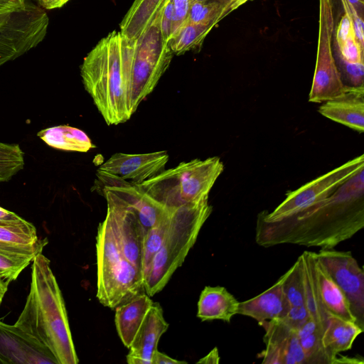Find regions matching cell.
Listing matches in <instances>:
<instances>
[{"label":"cell","mask_w":364,"mask_h":364,"mask_svg":"<svg viewBox=\"0 0 364 364\" xmlns=\"http://www.w3.org/2000/svg\"><path fill=\"white\" fill-rule=\"evenodd\" d=\"M239 304L225 287L206 286L200 294L197 317L202 321L221 320L229 323L238 314Z\"/></svg>","instance_id":"cell-19"},{"label":"cell","mask_w":364,"mask_h":364,"mask_svg":"<svg viewBox=\"0 0 364 364\" xmlns=\"http://www.w3.org/2000/svg\"><path fill=\"white\" fill-rule=\"evenodd\" d=\"M230 12L215 0L191 3L187 20L189 22L216 26Z\"/></svg>","instance_id":"cell-30"},{"label":"cell","mask_w":364,"mask_h":364,"mask_svg":"<svg viewBox=\"0 0 364 364\" xmlns=\"http://www.w3.org/2000/svg\"><path fill=\"white\" fill-rule=\"evenodd\" d=\"M172 1L173 4V18L171 38L176 31L187 20L191 6V0Z\"/></svg>","instance_id":"cell-36"},{"label":"cell","mask_w":364,"mask_h":364,"mask_svg":"<svg viewBox=\"0 0 364 364\" xmlns=\"http://www.w3.org/2000/svg\"><path fill=\"white\" fill-rule=\"evenodd\" d=\"M13 246H15V245H6V244H3V243L0 242V247H11Z\"/></svg>","instance_id":"cell-48"},{"label":"cell","mask_w":364,"mask_h":364,"mask_svg":"<svg viewBox=\"0 0 364 364\" xmlns=\"http://www.w3.org/2000/svg\"><path fill=\"white\" fill-rule=\"evenodd\" d=\"M23 156L18 144L0 142V183L9 181L23 168Z\"/></svg>","instance_id":"cell-31"},{"label":"cell","mask_w":364,"mask_h":364,"mask_svg":"<svg viewBox=\"0 0 364 364\" xmlns=\"http://www.w3.org/2000/svg\"><path fill=\"white\" fill-rule=\"evenodd\" d=\"M11 18L9 15L0 16V66L12 60V41L9 31Z\"/></svg>","instance_id":"cell-34"},{"label":"cell","mask_w":364,"mask_h":364,"mask_svg":"<svg viewBox=\"0 0 364 364\" xmlns=\"http://www.w3.org/2000/svg\"><path fill=\"white\" fill-rule=\"evenodd\" d=\"M321 262L344 293L356 323L364 330V272L350 252L321 249Z\"/></svg>","instance_id":"cell-11"},{"label":"cell","mask_w":364,"mask_h":364,"mask_svg":"<svg viewBox=\"0 0 364 364\" xmlns=\"http://www.w3.org/2000/svg\"><path fill=\"white\" fill-rule=\"evenodd\" d=\"M219 361H220V356L218 354V348H214L205 356L200 358L197 362V363H203V364L218 363Z\"/></svg>","instance_id":"cell-44"},{"label":"cell","mask_w":364,"mask_h":364,"mask_svg":"<svg viewBox=\"0 0 364 364\" xmlns=\"http://www.w3.org/2000/svg\"><path fill=\"white\" fill-rule=\"evenodd\" d=\"M309 317L304 306H290L287 314L282 318L298 330Z\"/></svg>","instance_id":"cell-38"},{"label":"cell","mask_w":364,"mask_h":364,"mask_svg":"<svg viewBox=\"0 0 364 364\" xmlns=\"http://www.w3.org/2000/svg\"><path fill=\"white\" fill-rule=\"evenodd\" d=\"M9 283L0 278V305L8 289Z\"/></svg>","instance_id":"cell-47"},{"label":"cell","mask_w":364,"mask_h":364,"mask_svg":"<svg viewBox=\"0 0 364 364\" xmlns=\"http://www.w3.org/2000/svg\"><path fill=\"white\" fill-rule=\"evenodd\" d=\"M131 52L132 41L114 30L100 40L80 66L85 89L108 125L132 117L127 91Z\"/></svg>","instance_id":"cell-3"},{"label":"cell","mask_w":364,"mask_h":364,"mask_svg":"<svg viewBox=\"0 0 364 364\" xmlns=\"http://www.w3.org/2000/svg\"><path fill=\"white\" fill-rule=\"evenodd\" d=\"M363 331L355 322L329 314L321 341L333 355L350 350L356 338Z\"/></svg>","instance_id":"cell-25"},{"label":"cell","mask_w":364,"mask_h":364,"mask_svg":"<svg viewBox=\"0 0 364 364\" xmlns=\"http://www.w3.org/2000/svg\"><path fill=\"white\" fill-rule=\"evenodd\" d=\"M364 168L363 154L289 191L286 198L272 212L262 211L257 218L265 222H276L294 215L331 196L340 186Z\"/></svg>","instance_id":"cell-8"},{"label":"cell","mask_w":364,"mask_h":364,"mask_svg":"<svg viewBox=\"0 0 364 364\" xmlns=\"http://www.w3.org/2000/svg\"><path fill=\"white\" fill-rule=\"evenodd\" d=\"M225 6L230 13L246 2L252 0H215Z\"/></svg>","instance_id":"cell-45"},{"label":"cell","mask_w":364,"mask_h":364,"mask_svg":"<svg viewBox=\"0 0 364 364\" xmlns=\"http://www.w3.org/2000/svg\"><path fill=\"white\" fill-rule=\"evenodd\" d=\"M333 0H319V31L316 68L309 101L321 103L343 94V84L331 49L335 29Z\"/></svg>","instance_id":"cell-9"},{"label":"cell","mask_w":364,"mask_h":364,"mask_svg":"<svg viewBox=\"0 0 364 364\" xmlns=\"http://www.w3.org/2000/svg\"><path fill=\"white\" fill-rule=\"evenodd\" d=\"M212 210L208 200L175 208L162 245L144 277V290L149 296L161 291L182 265Z\"/></svg>","instance_id":"cell-4"},{"label":"cell","mask_w":364,"mask_h":364,"mask_svg":"<svg viewBox=\"0 0 364 364\" xmlns=\"http://www.w3.org/2000/svg\"><path fill=\"white\" fill-rule=\"evenodd\" d=\"M215 26L186 21L173 34L169 47L173 53L183 54L200 45Z\"/></svg>","instance_id":"cell-27"},{"label":"cell","mask_w":364,"mask_h":364,"mask_svg":"<svg viewBox=\"0 0 364 364\" xmlns=\"http://www.w3.org/2000/svg\"><path fill=\"white\" fill-rule=\"evenodd\" d=\"M323 328L309 317L298 328L299 341L306 359V364L359 363L357 358L338 357L329 353L323 345Z\"/></svg>","instance_id":"cell-20"},{"label":"cell","mask_w":364,"mask_h":364,"mask_svg":"<svg viewBox=\"0 0 364 364\" xmlns=\"http://www.w3.org/2000/svg\"><path fill=\"white\" fill-rule=\"evenodd\" d=\"M314 252L305 251L298 258L300 262L304 306L309 316L324 329L329 313L321 301L314 269Z\"/></svg>","instance_id":"cell-23"},{"label":"cell","mask_w":364,"mask_h":364,"mask_svg":"<svg viewBox=\"0 0 364 364\" xmlns=\"http://www.w3.org/2000/svg\"><path fill=\"white\" fill-rule=\"evenodd\" d=\"M364 168L331 196L276 222L257 218L256 243L269 247L292 244L332 249L364 226Z\"/></svg>","instance_id":"cell-1"},{"label":"cell","mask_w":364,"mask_h":364,"mask_svg":"<svg viewBox=\"0 0 364 364\" xmlns=\"http://www.w3.org/2000/svg\"><path fill=\"white\" fill-rule=\"evenodd\" d=\"M153 303L144 292L114 309L117 331L126 348L131 346Z\"/></svg>","instance_id":"cell-18"},{"label":"cell","mask_w":364,"mask_h":364,"mask_svg":"<svg viewBox=\"0 0 364 364\" xmlns=\"http://www.w3.org/2000/svg\"><path fill=\"white\" fill-rule=\"evenodd\" d=\"M36 228L22 219L17 222L0 223V242L9 245H30L38 241Z\"/></svg>","instance_id":"cell-28"},{"label":"cell","mask_w":364,"mask_h":364,"mask_svg":"<svg viewBox=\"0 0 364 364\" xmlns=\"http://www.w3.org/2000/svg\"><path fill=\"white\" fill-rule=\"evenodd\" d=\"M323 117L359 133L364 132V86H349L341 95L323 102L318 108Z\"/></svg>","instance_id":"cell-16"},{"label":"cell","mask_w":364,"mask_h":364,"mask_svg":"<svg viewBox=\"0 0 364 364\" xmlns=\"http://www.w3.org/2000/svg\"><path fill=\"white\" fill-rule=\"evenodd\" d=\"M15 324L48 349L58 364L78 363L64 299L50 261L42 252L33 260L30 292Z\"/></svg>","instance_id":"cell-2"},{"label":"cell","mask_w":364,"mask_h":364,"mask_svg":"<svg viewBox=\"0 0 364 364\" xmlns=\"http://www.w3.org/2000/svg\"><path fill=\"white\" fill-rule=\"evenodd\" d=\"M314 257L318 291L326 309L329 314L356 323L344 293L321 262L316 252Z\"/></svg>","instance_id":"cell-22"},{"label":"cell","mask_w":364,"mask_h":364,"mask_svg":"<svg viewBox=\"0 0 364 364\" xmlns=\"http://www.w3.org/2000/svg\"><path fill=\"white\" fill-rule=\"evenodd\" d=\"M168 0H134L119 24L128 41L139 38L161 13Z\"/></svg>","instance_id":"cell-21"},{"label":"cell","mask_w":364,"mask_h":364,"mask_svg":"<svg viewBox=\"0 0 364 364\" xmlns=\"http://www.w3.org/2000/svg\"><path fill=\"white\" fill-rule=\"evenodd\" d=\"M168 323L159 303H153L127 355L129 364H152L153 356Z\"/></svg>","instance_id":"cell-15"},{"label":"cell","mask_w":364,"mask_h":364,"mask_svg":"<svg viewBox=\"0 0 364 364\" xmlns=\"http://www.w3.org/2000/svg\"><path fill=\"white\" fill-rule=\"evenodd\" d=\"M342 4L344 14L351 20L354 32L358 41L362 46H364L363 38V17L358 14L354 7L348 0H339Z\"/></svg>","instance_id":"cell-35"},{"label":"cell","mask_w":364,"mask_h":364,"mask_svg":"<svg viewBox=\"0 0 364 364\" xmlns=\"http://www.w3.org/2000/svg\"><path fill=\"white\" fill-rule=\"evenodd\" d=\"M282 288L290 306H304L303 284L299 258L282 277Z\"/></svg>","instance_id":"cell-32"},{"label":"cell","mask_w":364,"mask_h":364,"mask_svg":"<svg viewBox=\"0 0 364 364\" xmlns=\"http://www.w3.org/2000/svg\"><path fill=\"white\" fill-rule=\"evenodd\" d=\"M290 305L284 295L282 279L280 277L271 287L257 296L241 301L238 314L250 316L258 323L275 318H282L287 313Z\"/></svg>","instance_id":"cell-17"},{"label":"cell","mask_w":364,"mask_h":364,"mask_svg":"<svg viewBox=\"0 0 364 364\" xmlns=\"http://www.w3.org/2000/svg\"><path fill=\"white\" fill-rule=\"evenodd\" d=\"M43 9L50 10L60 8L67 4L70 0H36Z\"/></svg>","instance_id":"cell-43"},{"label":"cell","mask_w":364,"mask_h":364,"mask_svg":"<svg viewBox=\"0 0 364 364\" xmlns=\"http://www.w3.org/2000/svg\"><path fill=\"white\" fill-rule=\"evenodd\" d=\"M174 210L175 208L169 215L145 233L142 255L144 279L154 255L162 245Z\"/></svg>","instance_id":"cell-29"},{"label":"cell","mask_w":364,"mask_h":364,"mask_svg":"<svg viewBox=\"0 0 364 364\" xmlns=\"http://www.w3.org/2000/svg\"><path fill=\"white\" fill-rule=\"evenodd\" d=\"M22 219L16 213L0 207V223H14Z\"/></svg>","instance_id":"cell-42"},{"label":"cell","mask_w":364,"mask_h":364,"mask_svg":"<svg viewBox=\"0 0 364 364\" xmlns=\"http://www.w3.org/2000/svg\"><path fill=\"white\" fill-rule=\"evenodd\" d=\"M106 218L110 222L124 257L143 275L142 255L145 232L136 214L107 189ZM144 277V276H143Z\"/></svg>","instance_id":"cell-12"},{"label":"cell","mask_w":364,"mask_h":364,"mask_svg":"<svg viewBox=\"0 0 364 364\" xmlns=\"http://www.w3.org/2000/svg\"><path fill=\"white\" fill-rule=\"evenodd\" d=\"M168 159L166 151L114 154L97 168V188L138 186L163 171Z\"/></svg>","instance_id":"cell-10"},{"label":"cell","mask_w":364,"mask_h":364,"mask_svg":"<svg viewBox=\"0 0 364 364\" xmlns=\"http://www.w3.org/2000/svg\"><path fill=\"white\" fill-rule=\"evenodd\" d=\"M161 13L139 38L132 41L127 83L132 115L154 90L173 58L169 43L161 30Z\"/></svg>","instance_id":"cell-7"},{"label":"cell","mask_w":364,"mask_h":364,"mask_svg":"<svg viewBox=\"0 0 364 364\" xmlns=\"http://www.w3.org/2000/svg\"><path fill=\"white\" fill-rule=\"evenodd\" d=\"M29 3L28 0H0V16L19 11Z\"/></svg>","instance_id":"cell-40"},{"label":"cell","mask_w":364,"mask_h":364,"mask_svg":"<svg viewBox=\"0 0 364 364\" xmlns=\"http://www.w3.org/2000/svg\"><path fill=\"white\" fill-rule=\"evenodd\" d=\"M223 169L219 157L196 159L164 169L136 186L169 208L196 204L208 200L209 193Z\"/></svg>","instance_id":"cell-5"},{"label":"cell","mask_w":364,"mask_h":364,"mask_svg":"<svg viewBox=\"0 0 364 364\" xmlns=\"http://www.w3.org/2000/svg\"><path fill=\"white\" fill-rule=\"evenodd\" d=\"M0 363L58 364L53 354L28 333L1 320Z\"/></svg>","instance_id":"cell-14"},{"label":"cell","mask_w":364,"mask_h":364,"mask_svg":"<svg viewBox=\"0 0 364 364\" xmlns=\"http://www.w3.org/2000/svg\"><path fill=\"white\" fill-rule=\"evenodd\" d=\"M37 136L49 146L64 151L87 152L95 147L85 132L68 125L44 129Z\"/></svg>","instance_id":"cell-26"},{"label":"cell","mask_w":364,"mask_h":364,"mask_svg":"<svg viewBox=\"0 0 364 364\" xmlns=\"http://www.w3.org/2000/svg\"><path fill=\"white\" fill-rule=\"evenodd\" d=\"M97 297L114 309L145 292L142 274L123 255L114 230L105 217L96 237Z\"/></svg>","instance_id":"cell-6"},{"label":"cell","mask_w":364,"mask_h":364,"mask_svg":"<svg viewBox=\"0 0 364 364\" xmlns=\"http://www.w3.org/2000/svg\"><path fill=\"white\" fill-rule=\"evenodd\" d=\"M48 242L45 238L30 245L0 247V278L9 284L16 280L35 257L42 252Z\"/></svg>","instance_id":"cell-24"},{"label":"cell","mask_w":364,"mask_h":364,"mask_svg":"<svg viewBox=\"0 0 364 364\" xmlns=\"http://www.w3.org/2000/svg\"><path fill=\"white\" fill-rule=\"evenodd\" d=\"M186 361L176 360L163 353L159 352L158 350L155 352L152 364H185Z\"/></svg>","instance_id":"cell-41"},{"label":"cell","mask_w":364,"mask_h":364,"mask_svg":"<svg viewBox=\"0 0 364 364\" xmlns=\"http://www.w3.org/2000/svg\"><path fill=\"white\" fill-rule=\"evenodd\" d=\"M358 14L363 17L364 0H348Z\"/></svg>","instance_id":"cell-46"},{"label":"cell","mask_w":364,"mask_h":364,"mask_svg":"<svg viewBox=\"0 0 364 364\" xmlns=\"http://www.w3.org/2000/svg\"><path fill=\"white\" fill-rule=\"evenodd\" d=\"M341 61L355 63H363V49L355 34L350 35L344 41L338 44Z\"/></svg>","instance_id":"cell-33"},{"label":"cell","mask_w":364,"mask_h":364,"mask_svg":"<svg viewBox=\"0 0 364 364\" xmlns=\"http://www.w3.org/2000/svg\"><path fill=\"white\" fill-rule=\"evenodd\" d=\"M265 333V349L261 353L262 363L306 364L301 346L298 330L282 318H275L259 323Z\"/></svg>","instance_id":"cell-13"},{"label":"cell","mask_w":364,"mask_h":364,"mask_svg":"<svg viewBox=\"0 0 364 364\" xmlns=\"http://www.w3.org/2000/svg\"><path fill=\"white\" fill-rule=\"evenodd\" d=\"M353 34H355V32L352 21L348 16L344 14L341 16V18L336 27V41L337 45L344 41L347 38Z\"/></svg>","instance_id":"cell-39"},{"label":"cell","mask_w":364,"mask_h":364,"mask_svg":"<svg viewBox=\"0 0 364 364\" xmlns=\"http://www.w3.org/2000/svg\"><path fill=\"white\" fill-rule=\"evenodd\" d=\"M210 1V0H191V3L193 2V1Z\"/></svg>","instance_id":"cell-49"},{"label":"cell","mask_w":364,"mask_h":364,"mask_svg":"<svg viewBox=\"0 0 364 364\" xmlns=\"http://www.w3.org/2000/svg\"><path fill=\"white\" fill-rule=\"evenodd\" d=\"M343 70L353 87L363 86V63H349L343 62Z\"/></svg>","instance_id":"cell-37"}]
</instances>
